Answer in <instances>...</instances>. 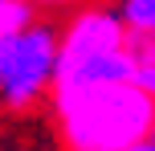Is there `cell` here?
<instances>
[{
	"label": "cell",
	"mask_w": 155,
	"mask_h": 151,
	"mask_svg": "<svg viewBox=\"0 0 155 151\" xmlns=\"http://www.w3.org/2000/svg\"><path fill=\"white\" fill-rule=\"evenodd\" d=\"M49 102L65 151H127L155 135V94L139 78L53 86Z\"/></svg>",
	"instance_id": "cell-1"
},
{
	"label": "cell",
	"mask_w": 155,
	"mask_h": 151,
	"mask_svg": "<svg viewBox=\"0 0 155 151\" xmlns=\"http://www.w3.org/2000/svg\"><path fill=\"white\" fill-rule=\"evenodd\" d=\"M57 70V25L25 21L21 29L0 37V106L29 110L49 98Z\"/></svg>",
	"instance_id": "cell-2"
},
{
	"label": "cell",
	"mask_w": 155,
	"mask_h": 151,
	"mask_svg": "<svg viewBox=\"0 0 155 151\" xmlns=\"http://www.w3.org/2000/svg\"><path fill=\"white\" fill-rule=\"evenodd\" d=\"M33 16H37V8L25 4V0H0V37L12 33V29H21V25L33 21Z\"/></svg>",
	"instance_id": "cell-3"
},
{
	"label": "cell",
	"mask_w": 155,
	"mask_h": 151,
	"mask_svg": "<svg viewBox=\"0 0 155 151\" xmlns=\"http://www.w3.org/2000/svg\"><path fill=\"white\" fill-rule=\"evenodd\" d=\"M25 4H33L37 12H65V8H78L82 0H25Z\"/></svg>",
	"instance_id": "cell-4"
}]
</instances>
